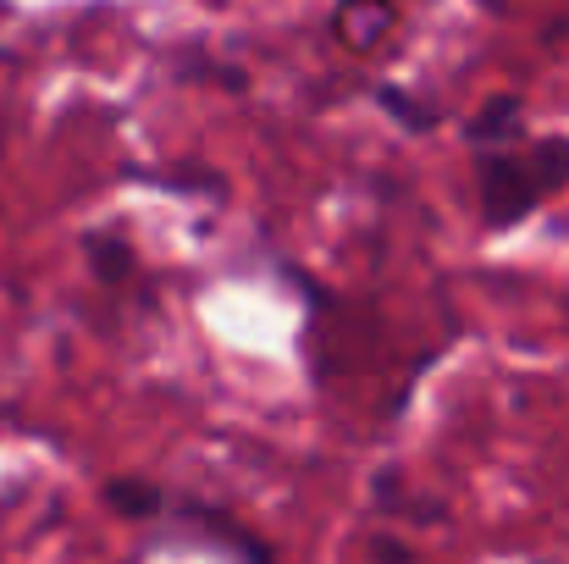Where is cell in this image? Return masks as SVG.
<instances>
[{
	"label": "cell",
	"mask_w": 569,
	"mask_h": 564,
	"mask_svg": "<svg viewBox=\"0 0 569 564\" xmlns=\"http://www.w3.org/2000/svg\"><path fill=\"white\" fill-rule=\"evenodd\" d=\"M106 504H111L117 515H128V521H156V515L167 509L161 487L144 482V476H117V482H106Z\"/></svg>",
	"instance_id": "obj_5"
},
{
	"label": "cell",
	"mask_w": 569,
	"mask_h": 564,
	"mask_svg": "<svg viewBox=\"0 0 569 564\" xmlns=\"http://www.w3.org/2000/svg\"><path fill=\"white\" fill-rule=\"evenodd\" d=\"M332 28H338V39L349 50H371L381 33L392 28V0H343L338 17H332Z\"/></svg>",
	"instance_id": "obj_3"
},
{
	"label": "cell",
	"mask_w": 569,
	"mask_h": 564,
	"mask_svg": "<svg viewBox=\"0 0 569 564\" xmlns=\"http://www.w3.org/2000/svg\"><path fill=\"white\" fill-rule=\"evenodd\" d=\"M371 560L377 564H409L415 554H409V548H398V543H371Z\"/></svg>",
	"instance_id": "obj_7"
},
{
	"label": "cell",
	"mask_w": 569,
	"mask_h": 564,
	"mask_svg": "<svg viewBox=\"0 0 569 564\" xmlns=\"http://www.w3.org/2000/svg\"><path fill=\"white\" fill-rule=\"evenodd\" d=\"M83 255H89V271L100 277V283H128L133 271H139V255H133V244L128 238H117V232H89L83 238Z\"/></svg>",
	"instance_id": "obj_4"
},
{
	"label": "cell",
	"mask_w": 569,
	"mask_h": 564,
	"mask_svg": "<svg viewBox=\"0 0 569 564\" xmlns=\"http://www.w3.org/2000/svg\"><path fill=\"white\" fill-rule=\"evenodd\" d=\"M377 106H381V111H392V117H398L403 128H415V133L437 128V111H420V106H415L409 95H398L392 83H381V89H377Z\"/></svg>",
	"instance_id": "obj_6"
},
{
	"label": "cell",
	"mask_w": 569,
	"mask_h": 564,
	"mask_svg": "<svg viewBox=\"0 0 569 564\" xmlns=\"http://www.w3.org/2000/svg\"><path fill=\"white\" fill-rule=\"evenodd\" d=\"M476 178H481V216L492 232L520 227L542 199H553L569 184V139H526L515 150H481L476 156Z\"/></svg>",
	"instance_id": "obj_1"
},
{
	"label": "cell",
	"mask_w": 569,
	"mask_h": 564,
	"mask_svg": "<svg viewBox=\"0 0 569 564\" xmlns=\"http://www.w3.org/2000/svg\"><path fill=\"white\" fill-rule=\"evenodd\" d=\"M465 139L476 145V156H481V150H515V145H526V106H520L515 95L487 100V106L470 117Z\"/></svg>",
	"instance_id": "obj_2"
}]
</instances>
